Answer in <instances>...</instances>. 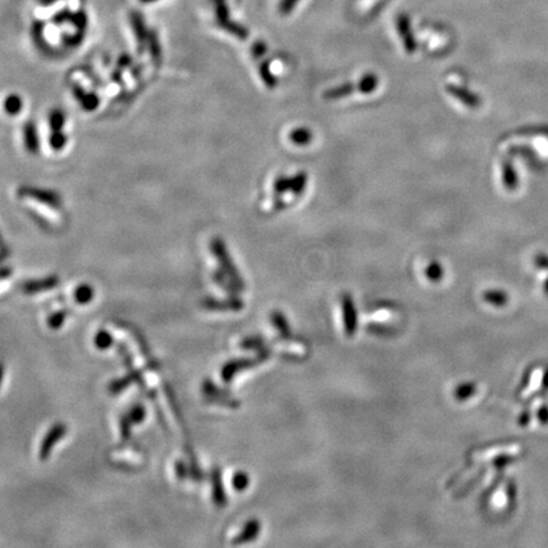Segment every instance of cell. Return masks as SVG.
Returning <instances> with one entry per match:
<instances>
[{
	"instance_id": "6da1fadb",
	"label": "cell",
	"mask_w": 548,
	"mask_h": 548,
	"mask_svg": "<svg viewBox=\"0 0 548 548\" xmlns=\"http://www.w3.org/2000/svg\"><path fill=\"white\" fill-rule=\"evenodd\" d=\"M211 250L213 253V255L216 257L217 262L220 263L221 269L226 273L230 280L233 282L235 288L238 291H243L245 288V285H244V282L241 280V277H240L239 272H238V269L235 267L234 263H233L231 258H230V254H228V249L225 246V243H223L220 239L212 240Z\"/></svg>"
},
{
	"instance_id": "7a4b0ae2",
	"label": "cell",
	"mask_w": 548,
	"mask_h": 548,
	"mask_svg": "<svg viewBox=\"0 0 548 548\" xmlns=\"http://www.w3.org/2000/svg\"><path fill=\"white\" fill-rule=\"evenodd\" d=\"M270 354H272V352L269 349L263 347L259 350L257 358H243V360H230L228 363L223 365V368L221 370V378H223V382H230L234 378L235 375L239 373L240 371H245V370H249L251 367H255V365L262 363L264 360H268Z\"/></svg>"
},
{
	"instance_id": "3957f363",
	"label": "cell",
	"mask_w": 548,
	"mask_h": 548,
	"mask_svg": "<svg viewBox=\"0 0 548 548\" xmlns=\"http://www.w3.org/2000/svg\"><path fill=\"white\" fill-rule=\"evenodd\" d=\"M117 352L120 354L121 360L123 362V365H126V370L128 372L127 375L131 377L133 383H136L137 386L143 390L148 399L155 400L156 392L148 387V385H146L145 380H143V373H141L140 370H137L135 365H133V358H132L131 353H130V350L127 348L125 342H117Z\"/></svg>"
},
{
	"instance_id": "277c9868",
	"label": "cell",
	"mask_w": 548,
	"mask_h": 548,
	"mask_svg": "<svg viewBox=\"0 0 548 548\" xmlns=\"http://www.w3.org/2000/svg\"><path fill=\"white\" fill-rule=\"evenodd\" d=\"M18 194L23 198H31V200L41 202L42 205L49 206L51 208H61L63 206V198L54 191L49 189L37 188V187H21L18 189Z\"/></svg>"
},
{
	"instance_id": "5b68a950",
	"label": "cell",
	"mask_w": 548,
	"mask_h": 548,
	"mask_svg": "<svg viewBox=\"0 0 548 548\" xmlns=\"http://www.w3.org/2000/svg\"><path fill=\"white\" fill-rule=\"evenodd\" d=\"M66 433H68V425L66 424L56 422L55 425H52L51 429L47 432L45 438H44L42 443H41L40 451H39L40 461L45 462V461L50 458L57 442L63 440Z\"/></svg>"
},
{
	"instance_id": "8992f818",
	"label": "cell",
	"mask_w": 548,
	"mask_h": 548,
	"mask_svg": "<svg viewBox=\"0 0 548 548\" xmlns=\"http://www.w3.org/2000/svg\"><path fill=\"white\" fill-rule=\"evenodd\" d=\"M342 315H344V330L348 337H353L354 333L358 328L357 308L354 306L353 300L349 295H344L342 298Z\"/></svg>"
},
{
	"instance_id": "52a82bcc",
	"label": "cell",
	"mask_w": 548,
	"mask_h": 548,
	"mask_svg": "<svg viewBox=\"0 0 548 548\" xmlns=\"http://www.w3.org/2000/svg\"><path fill=\"white\" fill-rule=\"evenodd\" d=\"M120 326L121 328L126 329V330L132 333V335L136 339L137 345H138L140 352H141V354L145 357V360H146V365H148V370H150V371H158V370H159V363L154 360V357L150 353V348H148V342L145 340V338L141 335V333L137 330V329H135V328H132L131 325L125 324V323H121Z\"/></svg>"
},
{
	"instance_id": "ba28073f",
	"label": "cell",
	"mask_w": 548,
	"mask_h": 548,
	"mask_svg": "<svg viewBox=\"0 0 548 548\" xmlns=\"http://www.w3.org/2000/svg\"><path fill=\"white\" fill-rule=\"evenodd\" d=\"M202 308L210 310V311H239L244 308V305L240 298L236 296H231L225 301L206 298L202 301Z\"/></svg>"
},
{
	"instance_id": "9c48e42d",
	"label": "cell",
	"mask_w": 548,
	"mask_h": 548,
	"mask_svg": "<svg viewBox=\"0 0 548 548\" xmlns=\"http://www.w3.org/2000/svg\"><path fill=\"white\" fill-rule=\"evenodd\" d=\"M59 285V277L57 275H49L41 280H27L23 283L22 291L27 295H34L39 292L49 291L55 288Z\"/></svg>"
},
{
	"instance_id": "30bf717a",
	"label": "cell",
	"mask_w": 548,
	"mask_h": 548,
	"mask_svg": "<svg viewBox=\"0 0 548 548\" xmlns=\"http://www.w3.org/2000/svg\"><path fill=\"white\" fill-rule=\"evenodd\" d=\"M212 499L218 508H223L228 504L226 491L223 489V477L220 468H213L211 472Z\"/></svg>"
},
{
	"instance_id": "8fae6325",
	"label": "cell",
	"mask_w": 548,
	"mask_h": 548,
	"mask_svg": "<svg viewBox=\"0 0 548 548\" xmlns=\"http://www.w3.org/2000/svg\"><path fill=\"white\" fill-rule=\"evenodd\" d=\"M130 17H131L132 27L135 29V36H136L138 49L143 50L146 45H148V34L145 22H143V16L140 13H137V11H132Z\"/></svg>"
},
{
	"instance_id": "7c38bea8",
	"label": "cell",
	"mask_w": 548,
	"mask_h": 548,
	"mask_svg": "<svg viewBox=\"0 0 548 548\" xmlns=\"http://www.w3.org/2000/svg\"><path fill=\"white\" fill-rule=\"evenodd\" d=\"M448 93L453 96V97L457 98V99H460L465 106L471 107V108H476V107H479L480 104H481V101H480V98L476 94L463 89L461 86H448Z\"/></svg>"
},
{
	"instance_id": "4fadbf2b",
	"label": "cell",
	"mask_w": 548,
	"mask_h": 548,
	"mask_svg": "<svg viewBox=\"0 0 548 548\" xmlns=\"http://www.w3.org/2000/svg\"><path fill=\"white\" fill-rule=\"evenodd\" d=\"M24 143H26V148L31 154L39 153V150H40L39 135H37V128L32 121H29L24 126Z\"/></svg>"
},
{
	"instance_id": "5bb4252c",
	"label": "cell",
	"mask_w": 548,
	"mask_h": 548,
	"mask_svg": "<svg viewBox=\"0 0 548 548\" xmlns=\"http://www.w3.org/2000/svg\"><path fill=\"white\" fill-rule=\"evenodd\" d=\"M259 532H260V523L255 519L249 520L244 527L243 532L236 536L233 543L234 544H243V543L250 542L257 538Z\"/></svg>"
},
{
	"instance_id": "9a60e30c",
	"label": "cell",
	"mask_w": 548,
	"mask_h": 548,
	"mask_svg": "<svg viewBox=\"0 0 548 548\" xmlns=\"http://www.w3.org/2000/svg\"><path fill=\"white\" fill-rule=\"evenodd\" d=\"M73 89H74L75 98L79 101L80 104L83 106V108L88 109V111H93V109L97 108L98 104H99V99H98L96 94L84 93V91L80 86H74Z\"/></svg>"
},
{
	"instance_id": "2e32d148",
	"label": "cell",
	"mask_w": 548,
	"mask_h": 548,
	"mask_svg": "<svg viewBox=\"0 0 548 548\" xmlns=\"http://www.w3.org/2000/svg\"><path fill=\"white\" fill-rule=\"evenodd\" d=\"M186 453H187L189 460L191 479L193 480V481H197V482H200V481L203 480V472L201 471L198 462H197V458H196V455H194L193 448H192V445H189V443L186 445Z\"/></svg>"
},
{
	"instance_id": "e0dca14e",
	"label": "cell",
	"mask_w": 548,
	"mask_h": 548,
	"mask_svg": "<svg viewBox=\"0 0 548 548\" xmlns=\"http://www.w3.org/2000/svg\"><path fill=\"white\" fill-rule=\"evenodd\" d=\"M502 182L508 189H515L518 186V177L510 161H505L502 166Z\"/></svg>"
},
{
	"instance_id": "ac0fdd59",
	"label": "cell",
	"mask_w": 548,
	"mask_h": 548,
	"mask_svg": "<svg viewBox=\"0 0 548 548\" xmlns=\"http://www.w3.org/2000/svg\"><path fill=\"white\" fill-rule=\"evenodd\" d=\"M94 344H96V347L99 350H107V349L111 348L113 345L114 339L108 330L101 329L96 334V337H94Z\"/></svg>"
},
{
	"instance_id": "d6986e66",
	"label": "cell",
	"mask_w": 548,
	"mask_h": 548,
	"mask_svg": "<svg viewBox=\"0 0 548 548\" xmlns=\"http://www.w3.org/2000/svg\"><path fill=\"white\" fill-rule=\"evenodd\" d=\"M213 280H215V282H216L217 285H220L221 288H223L225 291L228 292V295L230 296H235L236 293H238V290L235 288V285H233V282L230 280V278H228V275H226V273L225 272H221V270H216L215 272V274H213Z\"/></svg>"
},
{
	"instance_id": "ffe728a7",
	"label": "cell",
	"mask_w": 548,
	"mask_h": 548,
	"mask_svg": "<svg viewBox=\"0 0 548 548\" xmlns=\"http://www.w3.org/2000/svg\"><path fill=\"white\" fill-rule=\"evenodd\" d=\"M74 298L80 305H86L94 298V290L89 285H80L74 292Z\"/></svg>"
},
{
	"instance_id": "44dd1931",
	"label": "cell",
	"mask_w": 548,
	"mask_h": 548,
	"mask_svg": "<svg viewBox=\"0 0 548 548\" xmlns=\"http://www.w3.org/2000/svg\"><path fill=\"white\" fill-rule=\"evenodd\" d=\"M272 321H273L274 326L277 328V330L280 331V335L285 338V339H290L291 338V329L288 326V323L285 320V316L275 311L272 314Z\"/></svg>"
},
{
	"instance_id": "7402d4cb",
	"label": "cell",
	"mask_w": 548,
	"mask_h": 548,
	"mask_svg": "<svg viewBox=\"0 0 548 548\" xmlns=\"http://www.w3.org/2000/svg\"><path fill=\"white\" fill-rule=\"evenodd\" d=\"M131 383H133V381H132L131 377L128 376V375L120 377V378H116L112 382L109 383L108 392L112 395L121 394V392H123L125 390L130 387Z\"/></svg>"
},
{
	"instance_id": "603a6c76",
	"label": "cell",
	"mask_w": 548,
	"mask_h": 548,
	"mask_svg": "<svg viewBox=\"0 0 548 548\" xmlns=\"http://www.w3.org/2000/svg\"><path fill=\"white\" fill-rule=\"evenodd\" d=\"M206 401L210 404H216V405L225 406V407H231L236 409L239 407V401L233 399L230 395H223V396H206Z\"/></svg>"
},
{
	"instance_id": "cb8c5ba5",
	"label": "cell",
	"mask_w": 548,
	"mask_h": 548,
	"mask_svg": "<svg viewBox=\"0 0 548 548\" xmlns=\"http://www.w3.org/2000/svg\"><path fill=\"white\" fill-rule=\"evenodd\" d=\"M132 424L131 419L128 417V414L126 412L123 415H121L120 417V433L121 440L123 443H128L131 440L132 437Z\"/></svg>"
},
{
	"instance_id": "d4e9b609",
	"label": "cell",
	"mask_w": 548,
	"mask_h": 548,
	"mask_svg": "<svg viewBox=\"0 0 548 548\" xmlns=\"http://www.w3.org/2000/svg\"><path fill=\"white\" fill-rule=\"evenodd\" d=\"M22 98L18 97L17 94H11L9 97H6V102H4V109H6V113L16 116L22 111Z\"/></svg>"
},
{
	"instance_id": "484cf974",
	"label": "cell",
	"mask_w": 548,
	"mask_h": 548,
	"mask_svg": "<svg viewBox=\"0 0 548 548\" xmlns=\"http://www.w3.org/2000/svg\"><path fill=\"white\" fill-rule=\"evenodd\" d=\"M66 318H68V311H65V310L56 311V313H54V314L50 315V316L47 318V326H49L51 330H59V329L63 328L64 323H65Z\"/></svg>"
},
{
	"instance_id": "4316f807",
	"label": "cell",
	"mask_w": 548,
	"mask_h": 548,
	"mask_svg": "<svg viewBox=\"0 0 548 548\" xmlns=\"http://www.w3.org/2000/svg\"><path fill=\"white\" fill-rule=\"evenodd\" d=\"M354 86L352 84H342V86L334 88L331 91H326L324 97L326 99H339V98L347 97L350 93H353Z\"/></svg>"
},
{
	"instance_id": "83f0119b",
	"label": "cell",
	"mask_w": 548,
	"mask_h": 548,
	"mask_svg": "<svg viewBox=\"0 0 548 548\" xmlns=\"http://www.w3.org/2000/svg\"><path fill=\"white\" fill-rule=\"evenodd\" d=\"M290 138H291L292 143H296V145H308L313 138V133L308 128H298V130L291 132Z\"/></svg>"
},
{
	"instance_id": "f1b7e54d",
	"label": "cell",
	"mask_w": 548,
	"mask_h": 548,
	"mask_svg": "<svg viewBox=\"0 0 548 548\" xmlns=\"http://www.w3.org/2000/svg\"><path fill=\"white\" fill-rule=\"evenodd\" d=\"M378 86V78L376 75L367 74L362 78L358 84V88L362 93H372Z\"/></svg>"
},
{
	"instance_id": "f546056e",
	"label": "cell",
	"mask_w": 548,
	"mask_h": 548,
	"mask_svg": "<svg viewBox=\"0 0 548 548\" xmlns=\"http://www.w3.org/2000/svg\"><path fill=\"white\" fill-rule=\"evenodd\" d=\"M49 122L52 131H63V127L65 126V114L63 111H52L49 117Z\"/></svg>"
},
{
	"instance_id": "4dcf8cb0",
	"label": "cell",
	"mask_w": 548,
	"mask_h": 548,
	"mask_svg": "<svg viewBox=\"0 0 548 548\" xmlns=\"http://www.w3.org/2000/svg\"><path fill=\"white\" fill-rule=\"evenodd\" d=\"M148 45L150 46V54H151V57L154 59L155 63L160 64L161 61V49H160L158 36L155 32L148 34Z\"/></svg>"
},
{
	"instance_id": "1f68e13d",
	"label": "cell",
	"mask_w": 548,
	"mask_h": 548,
	"mask_svg": "<svg viewBox=\"0 0 548 548\" xmlns=\"http://www.w3.org/2000/svg\"><path fill=\"white\" fill-rule=\"evenodd\" d=\"M127 414L131 419L132 424H141L146 417V409L141 404H135Z\"/></svg>"
},
{
	"instance_id": "d6a6232c",
	"label": "cell",
	"mask_w": 548,
	"mask_h": 548,
	"mask_svg": "<svg viewBox=\"0 0 548 548\" xmlns=\"http://www.w3.org/2000/svg\"><path fill=\"white\" fill-rule=\"evenodd\" d=\"M202 391L205 392L206 396H223V395H230L225 388L218 387L216 383L207 380L202 383Z\"/></svg>"
},
{
	"instance_id": "836d02e7",
	"label": "cell",
	"mask_w": 548,
	"mask_h": 548,
	"mask_svg": "<svg viewBox=\"0 0 548 548\" xmlns=\"http://www.w3.org/2000/svg\"><path fill=\"white\" fill-rule=\"evenodd\" d=\"M249 482H250L249 476H248L246 472H243V471L236 472V474L234 475V477H233V487H234L236 491L246 490L248 486H249Z\"/></svg>"
},
{
	"instance_id": "e575fe53",
	"label": "cell",
	"mask_w": 548,
	"mask_h": 548,
	"mask_svg": "<svg viewBox=\"0 0 548 548\" xmlns=\"http://www.w3.org/2000/svg\"><path fill=\"white\" fill-rule=\"evenodd\" d=\"M475 388L474 385L472 383H465V385H461L460 387L456 388V391H455V397H456L457 400H466L468 399V397H471L472 395H474L475 392Z\"/></svg>"
},
{
	"instance_id": "d590c367",
	"label": "cell",
	"mask_w": 548,
	"mask_h": 548,
	"mask_svg": "<svg viewBox=\"0 0 548 548\" xmlns=\"http://www.w3.org/2000/svg\"><path fill=\"white\" fill-rule=\"evenodd\" d=\"M68 143V138L64 135L63 131H52L50 136V145L54 150H61Z\"/></svg>"
},
{
	"instance_id": "8d00e7d4",
	"label": "cell",
	"mask_w": 548,
	"mask_h": 548,
	"mask_svg": "<svg viewBox=\"0 0 548 548\" xmlns=\"http://www.w3.org/2000/svg\"><path fill=\"white\" fill-rule=\"evenodd\" d=\"M484 298L489 303H494L495 306H502L507 303V296L502 292L489 291L484 293Z\"/></svg>"
},
{
	"instance_id": "74e56055",
	"label": "cell",
	"mask_w": 548,
	"mask_h": 548,
	"mask_svg": "<svg viewBox=\"0 0 548 548\" xmlns=\"http://www.w3.org/2000/svg\"><path fill=\"white\" fill-rule=\"evenodd\" d=\"M306 181H308V177L303 173H300V174H297L296 177L291 178L292 191L297 194L301 193L303 188L306 187Z\"/></svg>"
},
{
	"instance_id": "f35d334b",
	"label": "cell",
	"mask_w": 548,
	"mask_h": 548,
	"mask_svg": "<svg viewBox=\"0 0 548 548\" xmlns=\"http://www.w3.org/2000/svg\"><path fill=\"white\" fill-rule=\"evenodd\" d=\"M425 273L429 280L438 282L443 277V269L440 267V263H432L425 270Z\"/></svg>"
},
{
	"instance_id": "ab89813d",
	"label": "cell",
	"mask_w": 548,
	"mask_h": 548,
	"mask_svg": "<svg viewBox=\"0 0 548 548\" xmlns=\"http://www.w3.org/2000/svg\"><path fill=\"white\" fill-rule=\"evenodd\" d=\"M176 475L181 481L189 479L191 477V470L189 466L184 461H177L176 462Z\"/></svg>"
},
{
	"instance_id": "60d3db41",
	"label": "cell",
	"mask_w": 548,
	"mask_h": 548,
	"mask_svg": "<svg viewBox=\"0 0 548 548\" xmlns=\"http://www.w3.org/2000/svg\"><path fill=\"white\" fill-rule=\"evenodd\" d=\"M274 188H275L277 193H282V192L290 191L291 189V178H278L277 182L274 184Z\"/></svg>"
},
{
	"instance_id": "b9f144b4",
	"label": "cell",
	"mask_w": 548,
	"mask_h": 548,
	"mask_svg": "<svg viewBox=\"0 0 548 548\" xmlns=\"http://www.w3.org/2000/svg\"><path fill=\"white\" fill-rule=\"evenodd\" d=\"M260 75H262L263 80H264V83L267 84L268 88H273V86H275V84H277V81H275V79H274L273 75L269 73V70L267 66H264V68H260Z\"/></svg>"
},
{
	"instance_id": "7bdbcfd3",
	"label": "cell",
	"mask_w": 548,
	"mask_h": 548,
	"mask_svg": "<svg viewBox=\"0 0 548 548\" xmlns=\"http://www.w3.org/2000/svg\"><path fill=\"white\" fill-rule=\"evenodd\" d=\"M520 135H547L548 136V128L547 127H527V128H524V130H522V131L519 132Z\"/></svg>"
},
{
	"instance_id": "ee69618b",
	"label": "cell",
	"mask_w": 548,
	"mask_h": 548,
	"mask_svg": "<svg viewBox=\"0 0 548 548\" xmlns=\"http://www.w3.org/2000/svg\"><path fill=\"white\" fill-rule=\"evenodd\" d=\"M11 274V269L8 267L0 268V280H6Z\"/></svg>"
},
{
	"instance_id": "f6af8a7d",
	"label": "cell",
	"mask_w": 548,
	"mask_h": 548,
	"mask_svg": "<svg viewBox=\"0 0 548 548\" xmlns=\"http://www.w3.org/2000/svg\"><path fill=\"white\" fill-rule=\"evenodd\" d=\"M4 375H6V365H4L3 362H0V386L3 383V380H4Z\"/></svg>"
},
{
	"instance_id": "bcb514c9",
	"label": "cell",
	"mask_w": 548,
	"mask_h": 548,
	"mask_svg": "<svg viewBox=\"0 0 548 548\" xmlns=\"http://www.w3.org/2000/svg\"><path fill=\"white\" fill-rule=\"evenodd\" d=\"M537 263L542 267H547L548 268V258L547 257H538L537 258Z\"/></svg>"
},
{
	"instance_id": "7dc6e473",
	"label": "cell",
	"mask_w": 548,
	"mask_h": 548,
	"mask_svg": "<svg viewBox=\"0 0 548 548\" xmlns=\"http://www.w3.org/2000/svg\"><path fill=\"white\" fill-rule=\"evenodd\" d=\"M44 4H51V3H55L56 0H41Z\"/></svg>"
},
{
	"instance_id": "c3c4849f",
	"label": "cell",
	"mask_w": 548,
	"mask_h": 548,
	"mask_svg": "<svg viewBox=\"0 0 548 548\" xmlns=\"http://www.w3.org/2000/svg\"><path fill=\"white\" fill-rule=\"evenodd\" d=\"M140 1H143V3H151V1H155V0H140Z\"/></svg>"
},
{
	"instance_id": "681fc988",
	"label": "cell",
	"mask_w": 548,
	"mask_h": 548,
	"mask_svg": "<svg viewBox=\"0 0 548 548\" xmlns=\"http://www.w3.org/2000/svg\"><path fill=\"white\" fill-rule=\"evenodd\" d=\"M0 248H3V238H1V235H0Z\"/></svg>"
},
{
	"instance_id": "f907efd6",
	"label": "cell",
	"mask_w": 548,
	"mask_h": 548,
	"mask_svg": "<svg viewBox=\"0 0 548 548\" xmlns=\"http://www.w3.org/2000/svg\"><path fill=\"white\" fill-rule=\"evenodd\" d=\"M546 290H547L548 291V280H547V283H546Z\"/></svg>"
}]
</instances>
